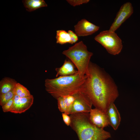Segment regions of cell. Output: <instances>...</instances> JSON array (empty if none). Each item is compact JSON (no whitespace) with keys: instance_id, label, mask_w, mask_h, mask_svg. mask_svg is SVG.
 <instances>
[{"instance_id":"21","label":"cell","mask_w":140,"mask_h":140,"mask_svg":"<svg viewBox=\"0 0 140 140\" xmlns=\"http://www.w3.org/2000/svg\"><path fill=\"white\" fill-rule=\"evenodd\" d=\"M13 98L2 106V110L3 112H10L13 103Z\"/></svg>"},{"instance_id":"17","label":"cell","mask_w":140,"mask_h":140,"mask_svg":"<svg viewBox=\"0 0 140 140\" xmlns=\"http://www.w3.org/2000/svg\"><path fill=\"white\" fill-rule=\"evenodd\" d=\"M15 95L14 89L5 94L0 95V106H3L13 99Z\"/></svg>"},{"instance_id":"11","label":"cell","mask_w":140,"mask_h":140,"mask_svg":"<svg viewBox=\"0 0 140 140\" xmlns=\"http://www.w3.org/2000/svg\"><path fill=\"white\" fill-rule=\"evenodd\" d=\"M105 113L109 125L114 130H116L120 124L121 117L119 111L114 103L110 104Z\"/></svg>"},{"instance_id":"23","label":"cell","mask_w":140,"mask_h":140,"mask_svg":"<svg viewBox=\"0 0 140 140\" xmlns=\"http://www.w3.org/2000/svg\"><path fill=\"white\" fill-rule=\"evenodd\" d=\"M71 38V44H73L76 42L78 40V36L73 31L71 30H69L68 32Z\"/></svg>"},{"instance_id":"22","label":"cell","mask_w":140,"mask_h":140,"mask_svg":"<svg viewBox=\"0 0 140 140\" xmlns=\"http://www.w3.org/2000/svg\"><path fill=\"white\" fill-rule=\"evenodd\" d=\"M65 113H62V116L63 121L67 125L70 126L71 122V118L70 116Z\"/></svg>"},{"instance_id":"4","label":"cell","mask_w":140,"mask_h":140,"mask_svg":"<svg viewBox=\"0 0 140 140\" xmlns=\"http://www.w3.org/2000/svg\"><path fill=\"white\" fill-rule=\"evenodd\" d=\"M62 53L73 63L80 76L85 77L88 72L90 60L93 53L88 51L83 41L76 43L63 51Z\"/></svg>"},{"instance_id":"6","label":"cell","mask_w":140,"mask_h":140,"mask_svg":"<svg viewBox=\"0 0 140 140\" xmlns=\"http://www.w3.org/2000/svg\"><path fill=\"white\" fill-rule=\"evenodd\" d=\"M75 95V99L70 115L79 113H89L92 109L93 104L87 95L82 91Z\"/></svg>"},{"instance_id":"5","label":"cell","mask_w":140,"mask_h":140,"mask_svg":"<svg viewBox=\"0 0 140 140\" xmlns=\"http://www.w3.org/2000/svg\"><path fill=\"white\" fill-rule=\"evenodd\" d=\"M94 39L111 54H118L122 49L123 45L121 38L115 32L109 30L101 31L95 37Z\"/></svg>"},{"instance_id":"19","label":"cell","mask_w":140,"mask_h":140,"mask_svg":"<svg viewBox=\"0 0 140 140\" xmlns=\"http://www.w3.org/2000/svg\"><path fill=\"white\" fill-rule=\"evenodd\" d=\"M26 88L22 84L17 82L14 88L15 94L19 96Z\"/></svg>"},{"instance_id":"12","label":"cell","mask_w":140,"mask_h":140,"mask_svg":"<svg viewBox=\"0 0 140 140\" xmlns=\"http://www.w3.org/2000/svg\"><path fill=\"white\" fill-rule=\"evenodd\" d=\"M75 66L71 60H65L61 67L55 69L56 77L72 75L78 73V72L75 69Z\"/></svg>"},{"instance_id":"2","label":"cell","mask_w":140,"mask_h":140,"mask_svg":"<svg viewBox=\"0 0 140 140\" xmlns=\"http://www.w3.org/2000/svg\"><path fill=\"white\" fill-rule=\"evenodd\" d=\"M86 75L81 77L78 73L70 75L61 76L45 81L46 91L57 99L60 97L73 95L81 90Z\"/></svg>"},{"instance_id":"13","label":"cell","mask_w":140,"mask_h":140,"mask_svg":"<svg viewBox=\"0 0 140 140\" xmlns=\"http://www.w3.org/2000/svg\"><path fill=\"white\" fill-rule=\"evenodd\" d=\"M17 82L14 79L5 77L0 82V95L5 94L13 90Z\"/></svg>"},{"instance_id":"3","label":"cell","mask_w":140,"mask_h":140,"mask_svg":"<svg viewBox=\"0 0 140 140\" xmlns=\"http://www.w3.org/2000/svg\"><path fill=\"white\" fill-rule=\"evenodd\" d=\"M70 126L76 133L79 140H106L111 137L110 133L93 124L89 119V113L71 114Z\"/></svg>"},{"instance_id":"18","label":"cell","mask_w":140,"mask_h":140,"mask_svg":"<svg viewBox=\"0 0 140 140\" xmlns=\"http://www.w3.org/2000/svg\"><path fill=\"white\" fill-rule=\"evenodd\" d=\"M57 101L58 109L62 113H65V108L63 97H60L56 99Z\"/></svg>"},{"instance_id":"15","label":"cell","mask_w":140,"mask_h":140,"mask_svg":"<svg viewBox=\"0 0 140 140\" xmlns=\"http://www.w3.org/2000/svg\"><path fill=\"white\" fill-rule=\"evenodd\" d=\"M56 38L57 43L61 45L67 43L71 44L70 36L68 32L64 30H57Z\"/></svg>"},{"instance_id":"20","label":"cell","mask_w":140,"mask_h":140,"mask_svg":"<svg viewBox=\"0 0 140 140\" xmlns=\"http://www.w3.org/2000/svg\"><path fill=\"white\" fill-rule=\"evenodd\" d=\"M67 1L71 5L75 6L88 2L89 0H67Z\"/></svg>"},{"instance_id":"10","label":"cell","mask_w":140,"mask_h":140,"mask_svg":"<svg viewBox=\"0 0 140 140\" xmlns=\"http://www.w3.org/2000/svg\"><path fill=\"white\" fill-rule=\"evenodd\" d=\"M89 114L90 121L97 127L103 128L109 125L106 113L100 109H92Z\"/></svg>"},{"instance_id":"7","label":"cell","mask_w":140,"mask_h":140,"mask_svg":"<svg viewBox=\"0 0 140 140\" xmlns=\"http://www.w3.org/2000/svg\"><path fill=\"white\" fill-rule=\"evenodd\" d=\"M133 12L132 4L130 2L124 3L121 6L109 30L115 32L121 25L132 15Z\"/></svg>"},{"instance_id":"1","label":"cell","mask_w":140,"mask_h":140,"mask_svg":"<svg viewBox=\"0 0 140 140\" xmlns=\"http://www.w3.org/2000/svg\"><path fill=\"white\" fill-rule=\"evenodd\" d=\"M81 91L93 105L105 112L119 96L117 87L112 78L97 64L90 62Z\"/></svg>"},{"instance_id":"14","label":"cell","mask_w":140,"mask_h":140,"mask_svg":"<svg viewBox=\"0 0 140 140\" xmlns=\"http://www.w3.org/2000/svg\"><path fill=\"white\" fill-rule=\"evenodd\" d=\"M22 2L26 10L29 12L47 6V4L43 0H24L22 1Z\"/></svg>"},{"instance_id":"24","label":"cell","mask_w":140,"mask_h":140,"mask_svg":"<svg viewBox=\"0 0 140 140\" xmlns=\"http://www.w3.org/2000/svg\"><path fill=\"white\" fill-rule=\"evenodd\" d=\"M31 95L30 91L26 88L19 96L21 97H29Z\"/></svg>"},{"instance_id":"9","label":"cell","mask_w":140,"mask_h":140,"mask_svg":"<svg viewBox=\"0 0 140 140\" xmlns=\"http://www.w3.org/2000/svg\"><path fill=\"white\" fill-rule=\"evenodd\" d=\"M76 34L78 36H85L91 35L97 31L100 27L85 19L79 21L74 26Z\"/></svg>"},{"instance_id":"16","label":"cell","mask_w":140,"mask_h":140,"mask_svg":"<svg viewBox=\"0 0 140 140\" xmlns=\"http://www.w3.org/2000/svg\"><path fill=\"white\" fill-rule=\"evenodd\" d=\"M75 94L62 96L63 97L65 106V111L64 113L68 115L70 114L72 106L75 99Z\"/></svg>"},{"instance_id":"8","label":"cell","mask_w":140,"mask_h":140,"mask_svg":"<svg viewBox=\"0 0 140 140\" xmlns=\"http://www.w3.org/2000/svg\"><path fill=\"white\" fill-rule=\"evenodd\" d=\"M34 100L33 96L21 97L15 95L13 103L10 112L15 114H21L29 109L32 105Z\"/></svg>"}]
</instances>
